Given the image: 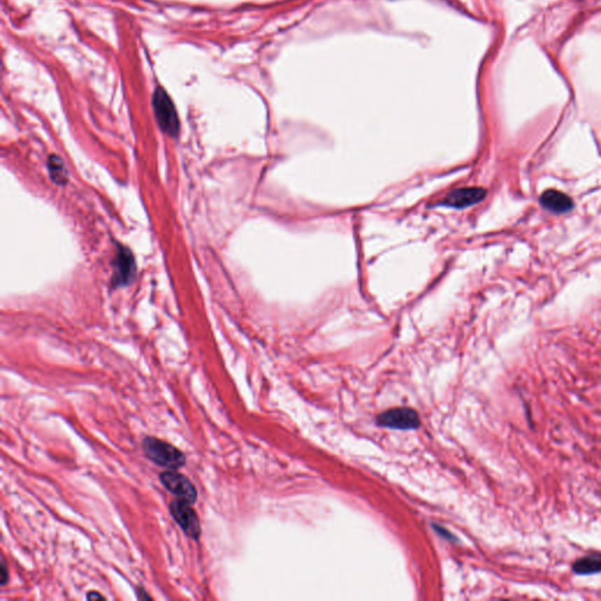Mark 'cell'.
Here are the masks:
<instances>
[{
  "label": "cell",
  "mask_w": 601,
  "mask_h": 601,
  "mask_svg": "<svg viewBox=\"0 0 601 601\" xmlns=\"http://www.w3.org/2000/svg\"><path fill=\"white\" fill-rule=\"evenodd\" d=\"M0 572H1L0 583H1V586H5L8 581V565H6V561H5L4 558H3V560H1V570H0Z\"/></svg>",
  "instance_id": "obj_11"
},
{
  "label": "cell",
  "mask_w": 601,
  "mask_h": 601,
  "mask_svg": "<svg viewBox=\"0 0 601 601\" xmlns=\"http://www.w3.org/2000/svg\"><path fill=\"white\" fill-rule=\"evenodd\" d=\"M136 595H138L139 599H141V600H150V599H152L150 594L147 593L146 591L143 590V587H141V588H138V591H136Z\"/></svg>",
  "instance_id": "obj_13"
},
{
  "label": "cell",
  "mask_w": 601,
  "mask_h": 601,
  "mask_svg": "<svg viewBox=\"0 0 601 601\" xmlns=\"http://www.w3.org/2000/svg\"><path fill=\"white\" fill-rule=\"evenodd\" d=\"M539 201L542 207L556 214L569 213L574 207L572 199L559 190H549L544 192Z\"/></svg>",
  "instance_id": "obj_8"
},
{
  "label": "cell",
  "mask_w": 601,
  "mask_h": 601,
  "mask_svg": "<svg viewBox=\"0 0 601 601\" xmlns=\"http://www.w3.org/2000/svg\"><path fill=\"white\" fill-rule=\"evenodd\" d=\"M161 484L176 500H185L187 503L195 504L197 491L190 478L179 472V470H164L159 474Z\"/></svg>",
  "instance_id": "obj_4"
},
{
  "label": "cell",
  "mask_w": 601,
  "mask_h": 601,
  "mask_svg": "<svg viewBox=\"0 0 601 601\" xmlns=\"http://www.w3.org/2000/svg\"><path fill=\"white\" fill-rule=\"evenodd\" d=\"M486 197V190L481 187L459 188L448 194L443 202L448 207L467 208L481 202Z\"/></svg>",
  "instance_id": "obj_7"
},
{
  "label": "cell",
  "mask_w": 601,
  "mask_h": 601,
  "mask_svg": "<svg viewBox=\"0 0 601 601\" xmlns=\"http://www.w3.org/2000/svg\"><path fill=\"white\" fill-rule=\"evenodd\" d=\"M152 102H153L154 114L161 129L166 134L175 138L179 134L180 121L174 102L171 97L164 88L159 86L154 92Z\"/></svg>",
  "instance_id": "obj_2"
},
{
  "label": "cell",
  "mask_w": 601,
  "mask_h": 601,
  "mask_svg": "<svg viewBox=\"0 0 601 601\" xmlns=\"http://www.w3.org/2000/svg\"><path fill=\"white\" fill-rule=\"evenodd\" d=\"M379 425L400 430L415 429L419 425V416L410 408H396L383 412L377 417Z\"/></svg>",
  "instance_id": "obj_5"
},
{
  "label": "cell",
  "mask_w": 601,
  "mask_h": 601,
  "mask_svg": "<svg viewBox=\"0 0 601 601\" xmlns=\"http://www.w3.org/2000/svg\"><path fill=\"white\" fill-rule=\"evenodd\" d=\"M48 171L52 180L58 185H65L67 183V171L65 164L58 155H51L48 157Z\"/></svg>",
  "instance_id": "obj_10"
},
{
  "label": "cell",
  "mask_w": 601,
  "mask_h": 601,
  "mask_svg": "<svg viewBox=\"0 0 601 601\" xmlns=\"http://www.w3.org/2000/svg\"><path fill=\"white\" fill-rule=\"evenodd\" d=\"M143 450L152 463L166 470H179L186 465V455L175 445L161 438L153 436L143 438Z\"/></svg>",
  "instance_id": "obj_1"
},
{
  "label": "cell",
  "mask_w": 601,
  "mask_h": 601,
  "mask_svg": "<svg viewBox=\"0 0 601 601\" xmlns=\"http://www.w3.org/2000/svg\"><path fill=\"white\" fill-rule=\"evenodd\" d=\"M572 571L577 576H591V574L601 573L600 554H592V556L580 558L573 563Z\"/></svg>",
  "instance_id": "obj_9"
},
{
  "label": "cell",
  "mask_w": 601,
  "mask_h": 601,
  "mask_svg": "<svg viewBox=\"0 0 601 601\" xmlns=\"http://www.w3.org/2000/svg\"><path fill=\"white\" fill-rule=\"evenodd\" d=\"M134 256L129 249L126 247H120L115 256L114 262L113 285L114 287H120L131 283L135 275Z\"/></svg>",
  "instance_id": "obj_6"
},
{
  "label": "cell",
  "mask_w": 601,
  "mask_h": 601,
  "mask_svg": "<svg viewBox=\"0 0 601 601\" xmlns=\"http://www.w3.org/2000/svg\"><path fill=\"white\" fill-rule=\"evenodd\" d=\"M86 599L87 600H106V597L105 595H102L101 593L97 592V591H91L86 595Z\"/></svg>",
  "instance_id": "obj_12"
},
{
  "label": "cell",
  "mask_w": 601,
  "mask_h": 601,
  "mask_svg": "<svg viewBox=\"0 0 601 601\" xmlns=\"http://www.w3.org/2000/svg\"><path fill=\"white\" fill-rule=\"evenodd\" d=\"M169 514L188 538L193 540L200 539L202 528L200 518L197 516L193 504L181 500H173L169 504Z\"/></svg>",
  "instance_id": "obj_3"
}]
</instances>
